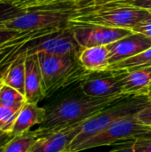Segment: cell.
I'll return each instance as SVG.
<instances>
[{
	"mask_svg": "<svg viewBox=\"0 0 151 152\" xmlns=\"http://www.w3.org/2000/svg\"><path fill=\"white\" fill-rule=\"evenodd\" d=\"M13 136L10 134H4L0 131V147L4 146L9 141H11Z\"/></svg>",
	"mask_w": 151,
	"mask_h": 152,
	"instance_id": "cell-29",
	"label": "cell"
},
{
	"mask_svg": "<svg viewBox=\"0 0 151 152\" xmlns=\"http://www.w3.org/2000/svg\"><path fill=\"white\" fill-rule=\"evenodd\" d=\"M25 98L26 102L37 104L45 98L43 76L36 53L29 54L26 57Z\"/></svg>",
	"mask_w": 151,
	"mask_h": 152,
	"instance_id": "cell-12",
	"label": "cell"
},
{
	"mask_svg": "<svg viewBox=\"0 0 151 152\" xmlns=\"http://www.w3.org/2000/svg\"><path fill=\"white\" fill-rule=\"evenodd\" d=\"M150 17L151 12L148 10L115 2L77 10V14L70 21L132 29L139 22Z\"/></svg>",
	"mask_w": 151,
	"mask_h": 152,
	"instance_id": "cell-4",
	"label": "cell"
},
{
	"mask_svg": "<svg viewBox=\"0 0 151 152\" xmlns=\"http://www.w3.org/2000/svg\"><path fill=\"white\" fill-rule=\"evenodd\" d=\"M37 139L38 137L35 131L14 136L5 144L4 152H28Z\"/></svg>",
	"mask_w": 151,
	"mask_h": 152,
	"instance_id": "cell-18",
	"label": "cell"
},
{
	"mask_svg": "<svg viewBox=\"0 0 151 152\" xmlns=\"http://www.w3.org/2000/svg\"><path fill=\"white\" fill-rule=\"evenodd\" d=\"M148 98H149L150 100H151V89L150 91V93H149V94H148Z\"/></svg>",
	"mask_w": 151,
	"mask_h": 152,
	"instance_id": "cell-33",
	"label": "cell"
},
{
	"mask_svg": "<svg viewBox=\"0 0 151 152\" xmlns=\"http://www.w3.org/2000/svg\"><path fill=\"white\" fill-rule=\"evenodd\" d=\"M135 117L143 125L151 126V102L144 109H142L140 112H138Z\"/></svg>",
	"mask_w": 151,
	"mask_h": 152,
	"instance_id": "cell-26",
	"label": "cell"
},
{
	"mask_svg": "<svg viewBox=\"0 0 151 152\" xmlns=\"http://www.w3.org/2000/svg\"></svg>",
	"mask_w": 151,
	"mask_h": 152,
	"instance_id": "cell-34",
	"label": "cell"
},
{
	"mask_svg": "<svg viewBox=\"0 0 151 152\" xmlns=\"http://www.w3.org/2000/svg\"><path fill=\"white\" fill-rule=\"evenodd\" d=\"M149 66H151V47L134 57H132L121 62L110 65L109 70L125 69L127 71H132L136 69L149 67Z\"/></svg>",
	"mask_w": 151,
	"mask_h": 152,
	"instance_id": "cell-17",
	"label": "cell"
},
{
	"mask_svg": "<svg viewBox=\"0 0 151 152\" xmlns=\"http://www.w3.org/2000/svg\"><path fill=\"white\" fill-rule=\"evenodd\" d=\"M151 47V37L139 33H132L109 45L110 65L134 57Z\"/></svg>",
	"mask_w": 151,
	"mask_h": 152,
	"instance_id": "cell-10",
	"label": "cell"
},
{
	"mask_svg": "<svg viewBox=\"0 0 151 152\" xmlns=\"http://www.w3.org/2000/svg\"><path fill=\"white\" fill-rule=\"evenodd\" d=\"M150 134H151V126L143 125L137 119L135 115L126 117L114 122L96 135L80 144L74 152H80L101 146L124 143L125 142H134L139 138Z\"/></svg>",
	"mask_w": 151,
	"mask_h": 152,
	"instance_id": "cell-6",
	"label": "cell"
},
{
	"mask_svg": "<svg viewBox=\"0 0 151 152\" xmlns=\"http://www.w3.org/2000/svg\"><path fill=\"white\" fill-rule=\"evenodd\" d=\"M5 146V145H4ZM4 146H2L0 147V152H4Z\"/></svg>",
	"mask_w": 151,
	"mask_h": 152,
	"instance_id": "cell-32",
	"label": "cell"
},
{
	"mask_svg": "<svg viewBox=\"0 0 151 152\" xmlns=\"http://www.w3.org/2000/svg\"><path fill=\"white\" fill-rule=\"evenodd\" d=\"M80 84L72 92L61 94L44 106L45 118L34 130L38 138L85 121L110 105L131 97L127 95L109 98L89 97L83 93Z\"/></svg>",
	"mask_w": 151,
	"mask_h": 152,
	"instance_id": "cell-1",
	"label": "cell"
},
{
	"mask_svg": "<svg viewBox=\"0 0 151 152\" xmlns=\"http://www.w3.org/2000/svg\"><path fill=\"white\" fill-rule=\"evenodd\" d=\"M133 143V142H132ZM109 152H138L136 150L133 149V147L132 146H128V147H123V148H119V149H116L113 151H110Z\"/></svg>",
	"mask_w": 151,
	"mask_h": 152,
	"instance_id": "cell-30",
	"label": "cell"
},
{
	"mask_svg": "<svg viewBox=\"0 0 151 152\" xmlns=\"http://www.w3.org/2000/svg\"><path fill=\"white\" fill-rule=\"evenodd\" d=\"M21 108H8L0 105V131L12 134L15 120Z\"/></svg>",
	"mask_w": 151,
	"mask_h": 152,
	"instance_id": "cell-21",
	"label": "cell"
},
{
	"mask_svg": "<svg viewBox=\"0 0 151 152\" xmlns=\"http://www.w3.org/2000/svg\"><path fill=\"white\" fill-rule=\"evenodd\" d=\"M26 103L25 95L16 89L2 84L0 86V105L8 108H22Z\"/></svg>",
	"mask_w": 151,
	"mask_h": 152,
	"instance_id": "cell-19",
	"label": "cell"
},
{
	"mask_svg": "<svg viewBox=\"0 0 151 152\" xmlns=\"http://www.w3.org/2000/svg\"><path fill=\"white\" fill-rule=\"evenodd\" d=\"M74 37L83 48L109 45L128 35L133 33L132 29L120 28H109L93 24H84L69 21Z\"/></svg>",
	"mask_w": 151,
	"mask_h": 152,
	"instance_id": "cell-8",
	"label": "cell"
},
{
	"mask_svg": "<svg viewBox=\"0 0 151 152\" xmlns=\"http://www.w3.org/2000/svg\"><path fill=\"white\" fill-rule=\"evenodd\" d=\"M58 0H36V4H49V3H53Z\"/></svg>",
	"mask_w": 151,
	"mask_h": 152,
	"instance_id": "cell-31",
	"label": "cell"
},
{
	"mask_svg": "<svg viewBox=\"0 0 151 152\" xmlns=\"http://www.w3.org/2000/svg\"><path fill=\"white\" fill-rule=\"evenodd\" d=\"M84 123L85 121L38 138L28 152H69L71 142L81 132Z\"/></svg>",
	"mask_w": 151,
	"mask_h": 152,
	"instance_id": "cell-11",
	"label": "cell"
},
{
	"mask_svg": "<svg viewBox=\"0 0 151 152\" xmlns=\"http://www.w3.org/2000/svg\"><path fill=\"white\" fill-rule=\"evenodd\" d=\"M151 89V66L128 71L124 80L123 94L148 96Z\"/></svg>",
	"mask_w": 151,
	"mask_h": 152,
	"instance_id": "cell-14",
	"label": "cell"
},
{
	"mask_svg": "<svg viewBox=\"0 0 151 152\" xmlns=\"http://www.w3.org/2000/svg\"><path fill=\"white\" fill-rule=\"evenodd\" d=\"M46 116L44 107H39L37 103L26 102L19 112L15 120L12 135L18 136L30 131L31 127L41 125Z\"/></svg>",
	"mask_w": 151,
	"mask_h": 152,
	"instance_id": "cell-13",
	"label": "cell"
},
{
	"mask_svg": "<svg viewBox=\"0 0 151 152\" xmlns=\"http://www.w3.org/2000/svg\"><path fill=\"white\" fill-rule=\"evenodd\" d=\"M21 50L27 53V55L38 53L50 54H73L79 56L83 48L77 42L72 28L67 27L59 31L33 38L28 41Z\"/></svg>",
	"mask_w": 151,
	"mask_h": 152,
	"instance_id": "cell-7",
	"label": "cell"
},
{
	"mask_svg": "<svg viewBox=\"0 0 151 152\" xmlns=\"http://www.w3.org/2000/svg\"><path fill=\"white\" fill-rule=\"evenodd\" d=\"M77 14L74 0H58L49 4H35L5 24V28L20 32H55L69 27V21Z\"/></svg>",
	"mask_w": 151,
	"mask_h": 152,
	"instance_id": "cell-2",
	"label": "cell"
},
{
	"mask_svg": "<svg viewBox=\"0 0 151 152\" xmlns=\"http://www.w3.org/2000/svg\"><path fill=\"white\" fill-rule=\"evenodd\" d=\"M36 54L43 76L45 98L70 86L80 84L93 74L81 65L77 55L45 53Z\"/></svg>",
	"mask_w": 151,
	"mask_h": 152,
	"instance_id": "cell-3",
	"label": "cell"
},
{
	"mask_svg": "<svg viewBox=\"0 0 151 152\" xmlns=\"http://www.w3.org/2000/svg\"><path fill=\"white\" fill-rule=\"evenodd\" d=\"M132 146L138 152H151V134L135 140Z\"/></svg>",
	"mask_w": 151,
	"mask_h": 152,
	"instance_id": "cell-24",
	"label": "cell"
},
{
	"mask_svg": "<svg viewBox=\"0 0 151 152\" xmlns=\"http://www.w3.org/2000/svg\"><path fill=\"white\" fill-rule=\"evenodd\" d=\"M27 53L21 48L5 70L3 84L11 86L25 95V61Z\"/></svg>",
	"mask_w": 151,
	"mask_h": 152,
	"instance_id": "cell-16",
	"label": "cell"
},
{
	"mask_svg": "<svg viewBox=\"0 0 151 152\" xmlns=\"http://www.w3.org/2000/svg\"><path fill=\"white\" fill-rule=\"evenodd\" d=\"M132 31L151 37V17L139 22L132 28Z\"/></svg>",
	"mask_w": 151,
	"mask_h": 152,
	"instance_id": "cell-25",
	"label": "cell"
},
{
	"mask_svg": "<svg viewBox=\"0 0 151 152\" xmlns=\"http://www.w3.org/2000/svg\"><path fill=\"white\" fill-rule=\"evenodd\" d=\"M3 1L19 4V5H21L24 7H29V6H33V5L36 4V0H3Z\"/></svg>",
	"mask_w": 151,
	"mask_h": 152,
	"instance_id": "cell-28",
	"label": "cell"
},
{
	"mask_svg": "<svg viewBox=\"0 0 151 152\" xmlns=\"http://www.w3.org/2000/svg\"><path fill=\"white\" fill-rule=\"evenodd\" d=\"M117 3L130 4L151 12V0H125V1H119Z\"/></svg>",
	"mask_w": 151,
	"mask_h": 152,
	"instance_id": "cell-27",
	"label": "cell"
},
{
	"mask_svg": "<svg viewBox=\"0 0 151 152\" xmlns=\"http://www.w3.org/2000/svg\"><path fill=\"white\" fill-rule=\"evenodd\" d=\"M150 102L151 100L145 95L131 96L104 109L85 121L81 132L71 142L69 152H74L80 144L96 135L114 122L136 115Z\"/></svg>",
	"mask_w": 151,
	"mask_h": 152,
	"instance_id": "cell-5",
	"label": "cell"
},
{
	"mask_svg": "<svg viewBox=\"0 0 151 152\" xmlns=\"http://www.w3.org/2000/svg\"><path fill=\"white\" fill-rule=\"evenodd\" d=\"M127 70H108L101 75L93 73L90 77L80 84L83 93L93 98H109L123 94L124 80ZM128 96V95H127Z\"/></svg>",
	"mask_w": 151,
	"mask_h": 152,
	"instance_id": "cell-9",
	"label": "cell"
},
{
	"mask_svg": "<svg viewBox=\"0 0 151 152\" xmlns=\"http://www.w3.org/2000/svg\"><path fill=\"white\" fill-rule=\"evenodd\" d=\"M26 33L27 32H20V31L10 29L7 28H0V48L21 37Z\"/></svg>",
	"mask_w": 151,
	"mask_h": 152,
	"instance_id": "cell-22",
	"label": "cell"
},
{
	"mask_svg": "<svg viewBox=\"0 0 151 152\" xmlns=\"http://www.w3.org/2000/svg\"><path fill=\"white\" fill-rule=\"evenodd\" d=\"M76 6L77 7V10L84 9V8H89V7H97L101 6L107 4L119 2V1H125V0H74Z\"/></svg>",
	"mask_w": 151,
	"mask_h": 152,
	"instance_id": "cell-23",
	"label": "cell"
},
{
	"mask_svg": "<svg viewBox=\"0 0 151 152\" xmlns=\"http://www.w3.org/2000/svg\"><path fill=\"white\" fill-rule=\"evenodd\" d=\"M28 7L0 0V28H5V24L17 18L27 11Z\"/></svg>",
	"mask_w": 151,
	"mask_h": 152,
	"instance_id": "cell-20",
	"label": "cell"
},
{
	"mask_svg": "<svg viewBox=\"0 0 151 152\" xmlns=\"http://www.w3.org/2000/svg\"><path fill=\"white\" fill-rule=\"evenodd\" d=\"M78 58L81 65L91 73L105 72L110 67L109 50L106 45L85 48Z\"/></svg>",
	"mask_w": 151,
	"mask_h": 152,
	"instance_id": "cell-15",
	"label": "cell"
}]
</instances>
